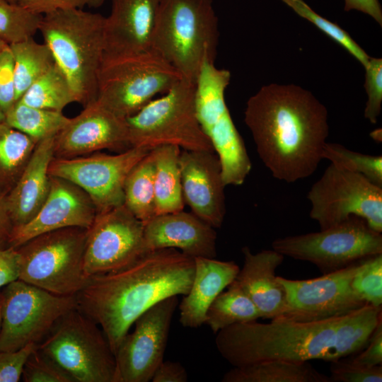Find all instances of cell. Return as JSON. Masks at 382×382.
Wrapping results in <instances>:
<instances>
[{
	"mask_svg": "<svg viewBox=\"0 0 382 382\" xmlns=\"http://www.w3.org/2000/svg\"><path fill=\"white\" fill-rule=\"evenodd\" d=\"M105 17L83 9L59 10L42 15L39 32L55 64L73 90L77 103L95 101L104 57Z\"/></svg>",
	"mask_w": 382,
	"mask_h": 382,
	"instance_id": "4",
	"label": "cell"
},
{
	"mask_svg": "<svg viewBox=\"0 0 382 382\" xmlns=\"http://www.w3.org/2000/svg\"><path fill=\"white\" fill-rule=\"evenodd\" d=\"M187 374L185 367L179 362L163 361L152 378V382H186Z\"/></svg>",
	"mask_w": 382,
	"mask_h": 382,
	"instance_id": "46",
	"label": "cell"
},
{
	"mask_svg": "<svg viewBox=\"0 0 382 382\" xmlns=\"http://www.w3.org/2000/svg\"><path fill=\"white\" fill-rule=\"evenodd\" d=\"M154 170L151 149L130 170L124 185V204L144 224L156 216Z\"/></svg>",
	"mask_w": 382,
	"mask_h": 382,
	"instance_id": "29",
	"label": "cell"
},
{
	"mask_svg": "<svg viewBox=\"0 0 382 382\" xmlns=\"http://www.w3.org/2000/svg\"><path fill=\"white\" fill-rule=\"evenodd\" d=\"M4 120H5V115L0 108V122L4 121Z\"/></svg>",
	"mask_w": 382,
	"mask_h": 382,
	"instance_id": "52",
	"label": "cell"
},
{
	"mask_svg": "<svg viewBox=\"0 0 382 382\" xmlns=\"http://www.w3.org/2000/svg\"><path fill=\"white\" fill-rule=\"evenodd\" d=\"M87 231L60 228L37 235L16 248L18 279L57 295H76L88 279L83 270Z\"/></svg>",
	"mask_w": 382,
	"mask_h": 382,
	"instance_id": "7",
	"label": "cell"
},
{
	"mask_svg": "<svg viewBox=\"0 0 382 382\" xmlns=\"http://www.w3.org/2000/svg\"><path fill=\"white\" fill-rule=\"evenodd\" d=\"M290 7L296 14L306 19L340 45L365 67L370 56L357 44L349 34L337 24L319 15L303 0H280Z\"/></svg>",
	"mask_w": 382,
	"mask_h": 382,
	"instance_id": "36",
	"label": "cell"
},
{
	"mask_svg": "<svg viewBox=\"0 0 382 382\" xmlns=\"http://www.w3.org/2000/svg\"><path fill=\"white\" fill-rule=\"evenodd\" d=\"M242 253L243 265L234 281L255 303L261 318L283 316L287 308L286 292L275 271L284 256L273 249L253 253L248 247H243Z\"/></svg>",
	"mask_w": 382,
	"mask_h": 382,
	"instance_id": "23",
	"label": "cell"
},
{
	"mask_svg": "<svg viewBox=\"0 0 382 382\" xmlns=\"http://www.w3.org/2000/svg\"><path fill=\"white\" fill-rule=\"evenodd\" d=\"M18 100L29 106L60 112L77 102L67 79L56 64L37 79Z\"/></svg>",
	"mask_w": 382,
	"mask_h": 382,
	"instance_id": "33",
	"label": "cell"
},
{
	"mask_svg": "<svg viewBox=\"0 0 382 382\" xmlns=\"http://www.w3.org/2000/svg\"><path fill=\"white\" fill-rule=\"evenodd\" d=\"M7 1H8L9 2H11V3L18 4L19 0H7Z\"/></svg>",
	"mask_w": 382,
	"mask_h": 382,
	"instance_id": "53",
	"label": "cell"
},
{
	"mask_svg": "<svg viewBox=\"0 0 382 382\" xmlns=\"http://www.w3.org/2000/svg\"><path fill=\"white\" fill-rule=\"evenodd\" d=\"M21 379L24 382H75L54 360L40 351L37 345L24 364Z\"/></svg>",
	"mask_w": 382,
	"mask_h": 382,
	"instance_id": "38",
	"label": "cell"
},
{
	"mask_svg": "<svg viewBox=\"0 0 382 382\" xmlns=\"http://www.w3.org/2000/svg\"><path fill=\"white\" fill-rule=\"evenodd\" d=\"M195 274L188 293L179 304V321L185 328L205 323L207 311L216 297L236 279L240 268L233 261L195 257Z\"/></svg>",
	"mask_w": 382,
	"mask_h": 382,
	"instance_id": "25",
	"label": "cell"
},
{
	"mask_svg": "<svg viewBox=\"0 0 382 382\" xmlns=\"http://www.w3.org/2000/svg\"><path fill=\"white\" fill-rule=\"evenodd\" d=\"M330 382H381L382 366H365L345 357L330 362Z\"/></svg>",
	"mask_w": 382,
	"mask_h": 382,
	"instance_id": "39",
	"label": "cell"
},
{
	"mask_svg": "<svg viewBox=\"0 0 382 382\" xmlns=\"http://www.w3.org/2000/svg\"><path fill=\"white\" fill-rule=\"evenodd\" d=\"M1 308H2V294H1V289H0V329H1Z\"/></svg>",
	"mask_w": 382,
	"mask_h": 382,
	"instance_id": "50",
	"label": "cell"
},
{
	"mask_svg": "<svg viewBox=\"0 0 382 382\" xmlns=\"http://www.w3.org/2000/svg\"><path fill=\"white\" fill-rule=\"evenodd\" d=\"M361 260L309 279L277 276L284 288L287 304L280 318L298 322L321 320L347 315L366 305L351 285Z\"/></svg>",
	"mask_w": 382,
	"mask_h": 382,
	"instance_id": "17",
	"label": "cell"
},
{
	"mask_svg": "<svg viewBox=\"0 0 382 382\" xmlns=\"http://www.w3.org/2000/svg\"><path fill=\"white\" fill-rule=\"evenodd\" d=\"M194 274L193 257L175 248L153 250L122 270L90 277L76 295V307L101 328L115 354L143 313L188 293Z\"/></svg>",
	"mask_w": 382,
	"mask_h": 382,
	"instance_id": "3",
	"label": "cell"
},
{
	"mask_svg": "<svg viewBox=\"0 0 382 382\" xmlns=\"http://www.w3.org/2000/svg\"><path fill=\"white\" fill-rule=\"evenodd\" d=\"M13 229V224L6 202V196L0 194V243L6 242Z\"/></svg>",
	"mask_w": 382,
	"mask_h": 382,
	"instance_id": "48",
	"label": "cell"
},
{
	"mask_svg": "<svg viewBox=\"0 0 382 382\" xmlns=\"http://www.w3.org/2000/svg\"><path fill=\"white\" fill-rule=\"evenodd\" d=\"M38 141L0 122V194L6 196L28 163Z\"/></svg>",
	"mask_w": 382,
	"mask_h": 382,
	"instance_id": "28",
	"label": "cell"
},
{
	"mask_svg": "<svg viewBox=\"0 0 382 382\" xmlns=\"http://www.w3.org/2000/svg\"><path fill=\"white\" fill-rule=\"evenodd\" d=\"M8 45L7 43H6L4 41L0 39V52L3 50Z\"/></svg>",
	"mask_w": 382,
	"mask_h": 382,
	"instance_id": "51",
	"label": "cell"
},
{
	"mask_svg": "<svg viewBox=\"0 0 382 382\" xmlns=\"http://www.w3.org/2000/svg\"><path fill=\"white\" fill-rule=\"evenodd\" d=\"M9 47L14 61L16 99L18 101L26 90L55 64V61L49 47L45 43L37 42L33 37L9 45Z\"/></svg>",
	"mask_w": 382,
	"mask_h": 382,
	"instance_id": "31",
	"label": "cell"
},
{
	"mask_svg": "<svg viewBox=\"0 0 382 382\" xmlns=\"http://www.w3.org/2000/svg\"><path fill=\"white\" fill-rule=\"evenodd\" d=\"M38 349L75 382H114L115 356L101 328L76 307L64 315Z\"/></svg>",
	"mask_w": 382,
	"mask_h": 382,
	"instance_id": "9",
	"label": "cell"
},
{
	"mask_svg": "<svg viewBox=\"0 0 382 382\" xmlns=\"http://www.w3.org/2000/svg\"><path fill=\"white\" fill-rule=\"evenodd\" d=\"M354 293L366 303L382 305V254L362 260L351 283Z\"/></svg>",
	"mask_w": 382,
	"mask_h": 382,
	"instance_id": "37",
	"label": "cell"
},
{
	"mask_svg": "<svg viewBox=\"0 0 382 382\" xmlns=\"http://www.w3.org/2000/svg\"><path fill=\"white\" fill-rule=\"evenodd\" d=\"M37 345L30 344L14 352L0 351V382H18L24 364Z\"/></svg>",
	"mask_w": 382,
	"mask_h": 382,
	"instance_id": "42",
	"label": "cell"
},
{
	"mask_svg": "<svg viewBox=\"0 0 382 382\" xmlns=\"http://www.w3.org/2000/svg\"><path fill=\"white\" fill-rule=\"evenodd\" d=\"M219 39L212 0H161L151 51L195 83L204 62L214 63Z\"/></svg>",
	"mask_w": 382,
	"mask_h": 382,
	"instance_id": "5",
	"label": "cell"
},
{
	"mask_svg": "<svg viewBox=\"0 0 382 382\" xmlns=\"http://www.w3.org/2000/svg\"><path fill=\"white\" fill-rule=\"evenodd\" d=\"M182 78L173 66L152 51L103 59L96 100L126 119L156 95L166 93Z\"/></svg>",
	"mask_w": 382,
	"mask_h": 382,
	"instance_id": "8",
	"label": "cell"
},
{
	"mask_svg": "<svg viewBox=\"0 0 382 382\" xmlns=\"http://www.w3.org/2000/svg\"><path fill=\"white\" fill-rule=\"evenodd\" d=\"M42 16L18 4L0 0V39L9 45L33 37Z\"/></svg>",
	"mask_w": 382,
	"mask_h": 382,
	"instance_id": "34",
	"label": "cell"
},
{
	"mask_svg": "<svg viewBox=\"0 0 382 382\" xmlns=\"http://www.w3.org/2000/svg\"><path fill=\"white\" fill-rule=\"evenodd\" d=\"M261 318L257 308L244 291L233 281L221 291L209 306L205 323L216 334L232 325L257 320Z\"/></svg>",
	"mask_w": 382,
	"mask_h": 382,
	"instance_id": "30",
	"label": "cell"
},
{
	"mask_svg": "<svg viewBox=\"0 0 382 382\" xmlns=\"http://www.w3.org/2000/svg\"><path fill=\"white\" fill-rule=\"evenodd\" d=\"M348 357L352 361L361 366L382 364V320L375 328L365 347Z\"/></svg>",
	"mask_w": 382,
	"mask_h": 382,
	"instance_id": "44",
	"label": "cell"
},
{
	"mask_svg": "<svg viewBox=\"0 0 382 382\" xmlns=\"http://www.w3.org/2000/svg\"><path fill=\"white\" fill-rule=\"evenodd\" d=\"M16 102L14 61L8 45L0 52V108L4 115Z\"/></svg>",
	"mask_w": 382,
	"mask_h": 382,
	"instance_id": "41",
	"label": "cell"
},
{
	"mask_svg": "<svg viewBox=\"0 0 382 382\" xmlns=\"http://www.w3.org/2000/svg\"><path fill=\"white\" fill-rule=\"evenodd\" d=\"M0 243V289L18 279L20 258L16 248L3 247Z\"/></svg>",
	"mask_w": 382,
	"mask_h": 382,
	"instance_id": "45",
	"label": "cell"
},
{
	"mask_svg": "<svg viewBox=\"0 0 382 382\" xmlns=\"http://www.w3.org/2000/svg\"><path fill=\"white\" fill-rule=\"evenodd\" d=\"M364 69V88L367 94L364 117L371 124H376L381 110L382 59L370 57Z\"/></svg>",
	"mask_w": 382,
	"mask_h": 382,
	"instance_id": "40",
	"label": "cell"
},
{
	"mask_svg": "<svg viewBox=\"0 0 382 382\" xmlns=\"http://www.w3.org/2000/svg\"><path fill=\"white\" fill-rule=\"evenodd\" d=\"M151 150L131 146L117 154L54 158L49 173L67 180L91 199L97 213L124 204V185L133 167Z\"/></svg>",
	"mask_w": 382,
	"mask_h": 382,
	"instance_id": "14",
	"label": "cell"
},
{
	"mask_svg": "<svg viewBox=\"0 0 382 382\" xmlns=\"http://www.w3.org/2000/svg\"><path fill=\"white\" fill-rule=\"evenodd\" d=\"M322 158L346 170L360 174L382 187V156L364 154L336 143L326 142Z\"/></svg>",
	"mask_w": 382,
	"mask_h": 382,
	"instance_id": "35",
	"label": "cell"
},
{
	"mask_svg": "<svg viewBox=\"0 0 382 382\" xmlns=\"http://www.w3.org/2000/svg\"><path fill=\"white\" fill-rule=\"evenodd\" d=\"M193 213L183 210L156 215L144 224V253L175 248L191 257L215 258L216 233Z\"/></svg>",
	"mask_w": 382,
	"mask_h": 382,
	"instance_id": "22",
	"label": "cell"
},
{
	"mask_svg": "<svg viewBox=\"0 0 382 382\" xmlns=\"http://www.w3.org/2000/svg\"><path fill=\"white\" fill-rule=\"evenodd\" d=\"M161 0H111L105 17L103 59L151 51V43Z\"/></svg>",
	"mask_w": 382,
	"mask_h": 382,
	"instance_id": "21",
	"label": "cell"
},
{
	"mask_svg": "<svg viewBox=\"0 0 382 382\" xmlns=\"http://www.w3.org/2000/svg\"><path fill=\"white\" fill-rule=\"evenodd\" d=\"M129 147L126 119L95 100L84 106L55 136L54 151V158H66Z\"/></svg>",
	"mask_w": 382,
	"mask_h": 382,
	"instance_id": "19",
	"label": "cell"
},
{
	"mask_svg": "<svg viewBox=\"0 0 382 382\" xmlns=\"http://www.w3.org/2000/svg\"><path fill=\"white\" fill-rule=\"evenodd\" d=\"M307 199L311 204L310 217L320 229L354 216L382 232V187L360 174L330 163L312 185Z\"/></svg>",
	"mask_w": 382,
	"mask_h": 382,
	"instance_id": "13",
	"label": "cell"
},
{
	"mask_svg": "<svg viewBox=\"0 0 382 382\" xmlns=\"http://www.w3.org/2000/svg\"><path fill=\"white\" fill-rule=\"evenodd\" d=\"M144 227L125 204L97 213L87 231L83 257L86 277L122 270L146 254Z\"/></svg>",
	"mask_w": 382,
	"mask_h": 382,
	"instance_id": "15",
	"label": "cell"
},
{
	"mask_svg": "<svg viewBox=\"0 0 382 382\" xmlns=\"http://www.w3.org/2000/svg\"><path fill=\"white\" fill-rule=\"evenodd\" d=\"M381 320V307L369 304L345 316L316 321L254 320L221 330L215 345L233 367L272 361L332 362L363 349Z\"/></svg>",
	"mask_w": 382,
	"mask_h": 382,
	"instance_id": "1",
	"label": "cell"
},
{
	"mask_svg": "<svg viewBox=\"0 0 382 382\" xmlns=\"http://www.w3.org/2000/svg\"><path fill=\"white\" fill-rule=\"evenodd\" d=\"M153 150L156 215L183 211L185 204L179 163L180 148L163 145Z\"/></svg>",
	"mask_w": 382,
	"mask_h": 382,
	"instance_id": "26",
	"label": "cell"
},
{
	"mask_svg": "<svg viewBox=\"0 0 382 382\" xmlns=\"http://www.w3.org/2000/svg\"><path fill=\"white\" fill-rule=\"evenodd\" d=\"M381 130V129H380ZM379 129H377L376 131H374L371 133V136L374 139V140L381 141V137H379V134H381V133L379 134Z\"/></svg>",
	"mask_w": 382,
	"mask_h": 382,
	"instance_id": "49",
	"label": "cell"
},
{
	"mask_svg": "<svg viewBox=\"0 0 382 382\" xmlns=\"http://www.w3.org/2000/svg\"><path fill=\"white\" fill-rule=\"evenodd\" d=\"M179 163L185 204L200 219L213 228H219L226 215V185L217 154L182 150Z\"/></svg>",
	"mask_w": 382,
	"mask_h": 382,
	"instance_id": "20",
	"label": "cell"
},
{
	"mask_svg": "<svg viewBox=\"0 0 382 382\" xmlns=\"http://www.w3.org/2000/svg\"><path fill=\"white\" fill-rule=\"evenodd\" d=\"M2 289L0 351L38 345L64 315L76 307V295H57L20 279Z\"/></svg>",
	"mask_w": 382,
	"mask_h": 382,
	"instance_id": "12",
	"label": "cell"
},
{
	"mask_svg": "<svg viewBox=\"0 0 382 382\" xmlns=\"http://www.w3.org/2000/svg\"><path fill=\"white\" fill-rule=\"evenodd\" d=\"M344 10H356L363 12L373 18L382 25V8L379 0H344Z\"/></svg>",
	"mask_w": 382,
	"mask_h": 382,
	"instance_id": "47",
	"label": "cell"
},
{
	"mask_svg": "<svg viewBox=\"0 0 382 382\" xmlns=\"http://www.w3.org/2000/svg\"><path fill=\"white\" fill-rule=\"evenodd\" d=\"M97 212L89 196L73 183L50 175L48 195L35 216L13 227L6 243L18 248L30 238L52 231L68 228H88Z\"/></svg>",
	"mask_w": 382,
	"mask_h": 382,
	"instance_id": "18",
	"label": "cell"
},
{
	"mask_svg": "<svg viewBox=\"0 0 382 382\" xmlns=\"http://www.w3.org/2000/svg\"><path fill=\"white\" fill-rule=\"evenodd\" d=\"M178 296L156 303L135 321L134 329L123 337L115 354L114 382H148L163 356Z\"/></svg>",
	"mask_w": 382,
	"mask_h": 382,
	"instance_id": "16",
	"label": "cell"
},
{
	"mask_svg": "<svg viewBox=\"0 0 382 382\" xmlns=\"http://www.w3.org/2000/svg\"><path fill=\"white\" fill-rule=\"evenodd\" d=\"M55 136L37 143L19 179L6 196L13 228L30 221L48 195L50 187L49 168L54 158Z\"/></svg>",
	"mask_w": 382,
	"mask_h": 382,
	"instance_id": "24",
	"label": "cell"
},
{
	"mask_svg": "<svg viewBox=\"0 0 382 382\" xmlns=\"http://www.w3.org/2000/svg\"><path fill=\"white\" fill-rule=\"evenodd\" d=\"M62 112L27 105L18 100L5 113V122L37 141L57 135L70 121Z\"/></svg>",
	"mask_w": 382,
	"mask_h": 382,
	"instance_id": "32",
	"label": "cell"
},
{
	"mask_svg": "<svg viewBox=\"0 0 382 382\" xmlns=\"http://www.w3.org/2000/svg\"><path fill=\"white\" fill-rule=\"evenodd\" d=\"M126 122L130 146L151 150L174 145L183 150L214 151L197 116L195 83L184 78Z\"/></svg>",
	"mask_w": 382,
	"mask_h": 382,
	"instance_id": "6",
	"label": "cell"
},
{
	"mask_svg": "<svg viewBox=\"0 0 382 382\" xmlns=\"http://www.w3.org/2000/svg\"><path fill=\"white\" fill-rule=\"evenodd\" d=\"M328 116L325 106L309 91L271 83L248 100L244 121L272 175L294 183L312 175L323 159Z\"/></svg>",
	"mask_w": 382,
	"mask_h": 382,
	"instance_id": "2",
	"label": "cell"
},
{
	"mask_svg": "<svg viewBox=\"0 0 382 382\" xmlns=\"http://www.w3.org/2000/svg\"><path fill=\"white\" fill-rule=\"evenodd\" d=\"M230 80L228 70L204 62L195 83V106L199 125L221 162L224 185L238 186L252 164L225 101Z\"/></svg>",
	"mask_w": 382,
	"mask_h": 382,
	"instance_id": "10",
	"label": "cell"
},
{
	"mask_svg": "<svg viewBox=\"0 0 382 382\" xmlns=\"http://www.w3.org/2000/svg\"><path fill=\"white\" fill-rule=\"evenodd\" d=\"M223 382H330L308 361H272L233 367L224 374Z\"/></svg>",
	"mask_w": 382,
	"mask_h": 382,
	"instance_id": "27",
	"label": "cell"
},
{
	"mask_svg": "<svg viewBox=\"0 0 382 382\" xmlns=\"http://www.w3.org/2000/svg\"><path fill=\"white\" fill-rule=\"evenodd\" d=\"M272 248L284 256L309 262L323 274L382 254L381 233L358 216L318 232L278 238Z\"/></svg>",
	"mask_w": 382,
	"mask_h": 382,
	"instance_id": "11",
	"label": "cell"
},
{
	"mask_svg": "<svg viewBox=\"0 0 382 382\" xmlns=\"http://www.w3.org/2000/svg\"><path fill=\"white\" fill-rule=\"evenodd\" d=\"M105 0H19L21 6L40 15L59 10L101 6Z\"/></svg>",
	"mask_w": 382,
	"mask_h": 382,
	"instance_id": "43",
	"label": "cell"
}]
</instances>
